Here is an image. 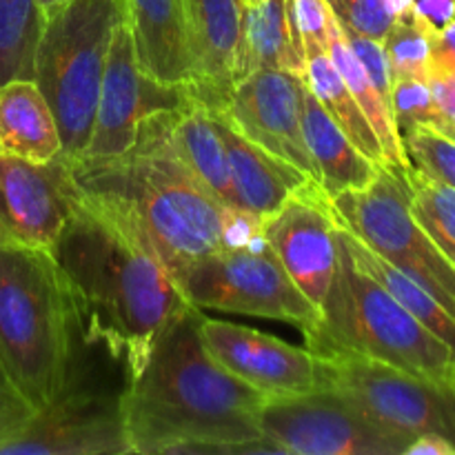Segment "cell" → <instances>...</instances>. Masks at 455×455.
I'll return each instance as SVG.
<instances>
[{"label": "cell", "mask_w": 455, "mask_h": 455, "mask_svg": "<svg viewBox=\"0 0 455 455\" xmlns=\"http://www.w3.org/2000/svg\"><path fill=\"white\" fill-rule=\"evenodd\" d=\"M173 111L147 116L124 154L74 160L62 156L80 203L140 243L169 275L209 253L262 235L260 218L218 203L178 160L169 145Z\"/></svg>", "instance_id": "cell-1"}, {"label": "cell", "mask_w": 455, "mask_h": 455, "mask_svg": "<svg viewBox=\"0 0 455 455\" xmlns=\"http://www.w3.org/2000/svg\"><path fill=\"white\" fill-rule=\"evenodd\" d=\"M198 307L187 305L158 333L124 394L133 453H280L262 435L269 395L209 355Z\"/></svg>", "instance_id": "cell-2"}, {"label": "cell", "mask_w": 455, "mask_h": 455, "mask_svg": "<svg viewBox=\"0 0 455 455\" xmlns=\"http://www.w3.org/2000/svg\"><path fill=\"white\" fill-rule=\"evenodd\" d=\"M52 256L80 336L109 347L133 380L158 333L189 302L158 258L80 200Z\"/></svg>", "instance_id": "cell-3"}, {"label": "cell", "mask_w": 455, "mask_h": 455, "mask_svg": "<svg viewBox=\"0 0 455 455\" xmlns=\"http://www.w3.org/2000/svg\"><path fill=\"white\" fill-rule=\"evenodd\" d=\"M69 296L47 249H0V369L38 411L60 389L71 349Z\"/></svg>", "instance_id": "cell-4"}, {"label": "cell", "mask_w": 455, "mask_h": 455, "mask_svg": "<svg viewBox=\"0 0 455 455\" xmlns=\"http://www.w3.org/2000/svg\"><path fill=\"white\" fill-rule=\"evenodd\" d=\"M302 336L307 349L318 355H363L431 380H449L455 358L378 280L355 267L340 240L338 269L320 307V318Z\"/></svg>", "instance_id": "cell-5"}, {"label": "cell", "mask_w": 455, "mask_h": 455, "mask_svg": "<svg viewBox=\"0 0 455 455\" xmlns=\"http://www.w3.org/2000/svg\"><path fill=\"white\" fill-rule=\"evenodd\" d=\"M123 0H69L47 18L36 53V84L47 98L60 133V156L74 160L92 138L98 92Z\"/></svg>", "instance_id": "cell-6"}, {"label": "cell", "mask_w": 455, "mask_h": 455, "mask_svg": "<svg viewBox=\"0 0 455 455\" xmlns=\"http://www.w3.org/2000/svg\"><path fill=\"white\" fill-rule=\"evenodd\" d=\"M127 367L102 354L71 360L58 394L0 444V455L133 453L124 427Z\"/></svg>", "instance_id": "cell-7"}, {"label": "cell", "mask_w": 455, "mask_h": 455, "mask_svg": "<svg viewBox=\"0 0 455 455\" xmlns=\"http://www.w3.org/2000/svg\"><path fill=\"white\" fill-rule=\"evenodd\" d=\"M172 280L198 309L280 320L300 331L320 318L318 307L293 284L265 235L189 262L173 271Z\"/></svg>", "instance_id": "cell-8"}, {"label": "cell", "mask_w": 455, "mask_h": 455, "mask_svg": "<svg viewBox=\"0 0 455 455\" xmlns=\"http://www.w3.org/2000/svg\"><path fill=\"white\" fill-rule=\"evenodd\" d=\"M404 169L380 167L371 185L331 198L340 227L416 280L455 318V265L418 225Z\"/></svg>", "instance_id": "cell-9"}, {"label": "cell", "mask_w": 455, "mask_h": 455, "mask_svg": "<svg viewBox=\"0 0 455 455\" xmlns=\"http://www.w3.org/2000/svg\"><path fill=\"white\" fill-rule=\"evenodd\" d=\"M320 358L323 391H333L349 400L373 425L407 444L422 435H440L455 447V385L451 380L413 376L363 355L333 354Z\"/></svg>", "instance_id": "cell-10"}, {"label": "cell", "mask_w": 455, "mask_h": 455, "mask_svg": "<svg viewBox=\"0 0 455 455\" xmlns=\"http://www.w3.org/2000/svg\"><path fill=\"white\" fill-rule=\"evenodd\" d=\"M262 435L289 455H404L409 444L333 391L267 398Z\"/></svg>", "instance_id": "cell-11"}, {"label": "cell", "mask_w": 455, "mask_h": 455, "mask_svg": "<svg viewBox=\"0 0 455 455\" xmlns=\"http://www.w3.org/2000/svg\"><path fill=\"white\" fill-rule=\"evenodd\" d=\"M189 100L185 87H167L142 74L133 52L132 31L127 20H120L109 40L92 138L83 156L111 158L124 154L136 142L138 127L147 116L178 109Z\"/></svg>", "instance_id": "cell-12"}, {"label": "cell", "mask_w": 455, "mask_h": 455, "mask_svg": "<svg viewBox=\"0 0 455 455\" xmlns=\"http://www.w3.org/2000/svg\"><path fill=\"white\" fill-rule=\"evenodd\" d=\"M78 203L62 156L31 163L0 156V249H47Z\"/></svg>", "instance_id": "cell-13"}, {"label": "cell", "mask_w": 455, "mask_h": 455, "mask_svg": "<svg viewBox=\"0 0 455 455\" xmlns=\"http://www.w3.org/2000/svg\"><path fill=\"white\" fill-rule=\"evenodd\" d=\"M200 338L218 364L269 398L323 391V358L258 329L203 315Z\"/></svg>", "instance_id": "cell-14"}, {"label": "cell", "mask_w": 455, "mask_h": 455, "mask_svg": "<svg viewBox=\"0 0 455 455\" xmlns=\"http://www.w3.org/2000/svg\"><path fill=\"white\" fill-rule=\"evenodd\" d=\"M338 225L331 198L318 182L307 185L262 220V235L280 265L318 311L338 269Z\"/></svg>", "instance_id": "cell-15"}, {"label": "cell", "mask_w": 455, "mask_h": 455, "mask_svg": "<svg viewBox=\"0 0 455 455\" xmlns=\"http://www.w3.org/2000/svg\"><path fill=\"white\" fill-rule=\"evenodd\" d=\"M307 80L278 69H258L231 89L222 114L240 133L318 182V169L302 132Z\"/></svg>", "instance_id": "cell-16"}, {"label": "cell", "mask_w": 455, "mask_h": 455, "mask_svg": "<svg viewBox=\"0 0 455 455\" xmlns=\"http://www.w3.org/2000/svg\"><path fill=\"white\" fill-rule=\"evenodd\" d=\"M244 0H185L191 47L187 93L209 111H225L234 89Z\"/></svg>", "instance_id": "cell-17"}, {"label": "cell", "mask_w": 455, "mask_h": 455, "mask_svg": "<svg viewBox=\"0 0 455 455\" xmlns=\"http://www.w3.org/2000/svg\"><path fill=\"white\" fill-rule=\"evenodd\" d=\"M209 116L225 142L231 182H234L240 209L265 220L271 213L278 212L291 196L315 182L300 169L249 140L229 123L222 111H209Z\"/></svg>", "instance_id": "cell-18"}, {"label": "cell", "mask_w": 455, "mask_h": 455, "mask_svg": "<svg viewBox=\"0 0 455 455\" xmlns=\"http://www.w3.org/2000/svg\"><path fill=\"white\" fill-rule=\"evenodd\" d=\"M138 67L167 87H187L191 47L185 0H123Z\"/></svg>", "instance_id": "cell-19"}, {"label": "cell", "mask_w": 455, "mask_h": 455, "mask_svg": "<svg viewBox=\"0 0 455 455\" xmlns=\"http://www.w3.org/2000/svg\"><path fill=\"white\" fill-rule=\"evenodd\" d=\"M258 69L307 76V52L293 0L244 3L234 80L238 83Z\"/></svg>", "instance_id": "cell-20"}, {"label": "cell", "mask_w": 455, "mask_h": 455, "mask_svg": "<svg viewBox=\"0 0 455 455\" xmlns=\"http://www.w3.org/2000/svg\"><path fill=\"white\" fill-rule=\"evenodd\" d=\"M302 132L318 169V185L329 198L371 185L380 164L360 154L358 147L324 111L309 84H305V96H302Z\"/></svg>", "instance_id": "cell-21"}, {"label": "cell", "mask_w": 455, "mask_h": 455, "mask_svg": "<svg viewBox=\"0 0 455 455\" xmlns=\"http://www.w3.org/2000/svg\"><path fill=\"white\" fill-rule=\"evenodd\" d=\"M60 151L56 118L36 80L0 84V156L49 163Z\"/></svg>", "instance_id": "cell-22"}, {"label": "cell", "mask_w": 455, "mask_h": 455, "mask_svg": "<svg viewBox=\"0 0 455 455\" xmlns=\"http://www.w3.org/2000/svg\"><path fill=\"white\" fill-rule=\"evenodd\" d=\"M169 145L196 180L225 207L240 209L229 173L225 142L204 107L194 100L172 114Z\"/></svg>", "instance_id": "cell-23"}, {"label": "cell", "mask_w": 455, "mask_h": 455, "mask_svg": "<svg viewBox=\"0 0 455 455\" xmlns=\"http://www.w3.org/2000/svg\"><path fill=\"white\" fill-rule=\"evenodd\" d=\"M338 240L349 251L351 260L355 262L358 269H363L364 274L378 280L413 318L420 320L431 333H435L455 354V318L422 284H418L416 280L409 278L400 269H395L385 258L371 251L367 244L360 243L345 227H338Z\"/></svg>", "instance_id": "cell-24"}, {"label": "cell", "mask_w": 455, "mask_h": 455, "mask_svg": "<svg viewBox=\"0 0 455 455\" xmlns=\"http://www.w3.org/2000/svg\"><path fill=\"white\" fill-rule=\"evenodd\" d=\"M329 58L336 65L338 74L345 80L349 92L358 100L360 109L364 111L367 120L371 123L373 132H376L378 140H380L382 151H385L387 167H411L407 154H404L403 138H400V129L395 124L394 111H391V102L378 92L376 84L371 83V78L364 71V67L360 65L355 53L351 52L345 31L338 25V20H333L331 36H329Z\"/></svg>", "instance_id": "cell-25"}, {"label": "cell", "mask_w": 455, "mask_h": 455, "mask_svg": "<svg viewBox=\"0 0 455 455\" xmlns=\"http://www.w3.org/2000/svg\"><path fill=\"white\" fill-rule=\"evenodd\" d=\"M305 80L311 92H314V96L320 100V105L324 107V111L336 120L338 127L358 147L360 154H364L369 160L385 167L387 158L380 147V140H378L376 132H373L364 111L360 109L354 93L349 92L345 80L338 74L329 53H320V56L307 60Z\"/></svg>", "instance_id": "cell-26"}, {"label": "cell", "mask_w": 455, "mask_h": 455, "mask_svg": "<svg viewBox=\"0 0 455 455\" xmlns=\"http://www.w3.org/2000/svg\"><path fill=\"white\" fill-rule=\"evenodd\" d=\"M44 22L38 0H0V84L34 80Z\"/></svg>", "instance_id": "cell-27"}, {"label": "cell", "mask_w": 455, "mask_h": 455, "mask_svg": "<svg viewBox=\"0 0 455 455\" xmlns=\"http://www.w3.org/2000/svg\"><path fill=\"white\" fill-rule=\"evenodd\" d=\"M403 173L413 218L455 265V189L434 180L413 164Z\"/></svg>", "instance_id": "cell-28"}, {"label": "cell", "mask_w": 455, "mask_h": 455, "mask_svg": "<svg viewBox=\"0 0 455 455\" xmlns=\"http://www.w3.org/2000/svg\"><path fill=\"white\" fill-rule=\"evenodd\" d=\"M434 27L427 25L416 12L400 16L382 40L391 78H420L429 80L431 71V34Z\"/></svg>", "instance_id": "cell-29"}, {"label": "cell", "mask_w": 455, "mask_h": 455, "mask_svg": "<svg viewBox=\"0 0 455 455\" xmlns=\"http://www.w3.org/2000/svg\"><path fill=\"white\" fill-rule=\"evenodd\" d=\"M400 138L413 167L455 189V140L429 127L404 129Z\"/></svg>", "instance_id": "cell-30"}, {"label": "cell", "mask_w": 455, "mask_h": 455, "mask_svg": "<svg viewBox=\"0 0 455 455\" xmlns=\"http://www.w3.org/2000/svg\"><path fill=\"white\" fill-rule=\"evenodd\" d=\"M345 34L382 43L400 13L394 0H327Z\"/></svg>", "instance_id": "cell-31"}, {"label": "cell", "mask_w": 455, "mask_h": 455, "mask_svg": "<svg viewBox=\"0 0 455 455\" xmlns=\"http://www.w3.org/2000/svg\"><path fill=\"white\" fill-rule=\"evenodd\" d=\"M391 111L400 132L411 127L438 129L440 111L429 80L400 78L391 83Z\"/></svg>", "instance_id": "cell-32"}, {"label": "cell", "mask_w": 455, "mask_h": 455, "mask_svg": "<svg viewBox=\"0 0 455 455\" xmlns=\"http://www.w3.org/2000/svg\"><path fill=\"white\" fill-rule=\"evenodd\" d=\"M293 9L305 43L307 60L320 53H329V36L336 16L327 0H293Z\"/></svg>", "instance_id": "cell-33"}, {"label": "cell", "mask_w": 455, "mask_h": 455, "mask_svg": "<svg viewBox=\"0 0 455 455\" xmlns=\"http://www.w3.org/2000/svg\"><path fill=\"white\" fill-rule=\"evenodd\" d=\"M36 409L18 394L0 369V444L22 429Z\"/></svg>", "instance_id": "cell-34"}, {"label": "cell", "mask_w": 455, "mask_h": 455, "mask_svg": "<svg viewBox=\"0 0 455 455\" xmlns=\"http://www.w3.org/2000/svg\"><path fill=\"white\" fill-rule=\"evenodd\" d=\"M429 87L440 111V123L435 132L455 140V76L431 71Z\"/></svg>", "instance_id": "cell-35"}, {"label": "cell", "mask_w": 455, "mask_h": 455, "mask_svg": "<svg viewBox=\"0 0 455 455\" xmlns=\"http://www.w3.org/2000/svg\"><path fill=\"white\" fill-rule=\"evenodd\" d=\"M431 71L455 76V18L431 34Z\"/></svg>", "instance_id": "cell-36"}, {"label": "cell", "mask_w": 455, "mask_h": 455, "mask_svg": "<svg viewBox=\"0 0 455 455\" xmlns=\"http://www.w3.org/2000/svg\"><path fill=\"white\" fill-rule=\"evenodd\" d=\"M413 12L434 29H443L455 18V0H416Z\"/></svg>", "instance_id": "cell-37"}, {"label": "cell", "mask_w": 455, "mask_h": 455, "mask_svg": "<svg viewBox=\"0 0 455 455\" xmlns=\"http://www.w3.org/2000/svg\"><path fill=\"white\" fill-rule=\"evenodd\" d=\"M404 455H455V447L440 435H422L409 444Z\"/></svg>", "instance_id": "cell-38"}, {"label": "cell", "mask_w": 455, "mask_h": 455, "mask_svg": "<svg viewBox=\"0 0 455 455\" xmlns=\"http://www.w3.org/2000/svg\"><path fill=\"white\" fill-rule=\"evenodd\" d=\"M67 3H69V0H38V4H40V12H43L44 20H47V18H52L53 13H58V12H60V9L65 7Z\"/></svg>", "instance_id": "cell-39"}, {"label": "cell", "mask_w": 455, "mask_h": 455, "mask_svg": "<svg viewBox=\"0 0 455 455\" xmlns=\"http://www.w3.org/2000/svg\"><path fill=\"white\" fill-rule=\"evenodd\" d=\"M449 380H451V382H453V385H455V358H453L451 367H449Z\"/></svg>", "instance_id": "cell-40"}, {"label": "cell", "mask_w": 455, "mask_h": 455, "mask_svg": "<svg viewBox=\"0 0 455 455\" xmlns=\"http://www.w3.org/2000/svg\"><path fill=\"white\" fill-rule=\"evenodd\" d=\"M244 3H260V0H244Z\"/></svg>", "instance_id": "cell-41"}]
</instances>
